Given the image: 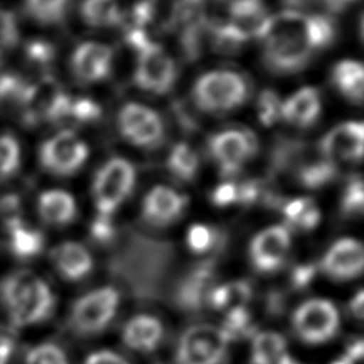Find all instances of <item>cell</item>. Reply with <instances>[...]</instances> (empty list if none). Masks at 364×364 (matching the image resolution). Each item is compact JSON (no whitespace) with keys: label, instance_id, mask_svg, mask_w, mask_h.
I'll use <instances>...</instances> for the list:
<instances>
[{"label":"cell","instance_id":"obj_3","mask_svg":"<svg viewBox=\"0 0 364 364\" xmlns=\"http://www.w3.org/2000/svg\"><path fill=\"white\" fill-rule=\"evenodd\" d=\"M71 97L67 95L57 80L51 75L40 77L28 82L21 97L18 109L21 121L28 127H36L43 121L58 124L64 117Z\"/></svg>","mask_w":364,"mask_h":364},{"label":"cell","instance_id":"obj_33","mask_svg":"<svg viewBox=\"0 0 364 364\" xmlns=\"http://www.w3.org/2000/svg\"><path fill=\"white\" fill-rule=\"evenodd\" d=\"M164 138V124L156 112H154L136 131H134L127 139L132 144L144 148L155 146Z\"/></svg>","mask_w":364,"mask_h":364},{"label":"cell","instance_id":"obj_9","mask_svg":"<svg viewBox=\"0 0 364 364\" xmlns=\"http://www.w3.org/2000/svg\"><path fill=\"white\" fill-rule=\"evenodd\" d=\"M293 327L303 341L311 344L324 343L337 331L338 313L330 301L313 299L296 310Z\"/></svg>","mask_w":364,"mask_h":364},{"label":"cell","instance_id":"obj_7","mask_svg":"<svg viewBox=\"0 0 364 364\" xmlns=\"http://www.w3.org/2000/svg\"><path fill=\"white\" fill-rule=\"evenodd\" d=\"M87 156V145L68 129L48 138L40 148L41 166L46 171L61 176L74 173L85 162Z\"/></svg>","mask_w":364,"mask_h":364},{"label":"cell","instance_id":"obj_42","mask_svg":"<svg viewBox=\"0 0 364 364\" xmlns=\"http://www.w3.org/2000/svg\"><path fill=\"white\" fill-rule=\"evenodd\" d=\"M90 232H91V236L101 243H107L112 240L115 235V229L109 216H104V215H98L94 219V222L91 223Z\"/></svg>","mask_w":364,"mask_h":364},{"label":"cell","instance_id":"obj_27","mask_svg":"<svg viewBox=\"0 0 364 364\" xmlns=\"http://www.w3.org/2000/svg\"><path fill=\"white\" fill-rule=\"evenodd\" d=\"M168 168L178 179L192 181L198 173L199 159L186 144H178L168 156Z\"/></svg>","mask_w":364,"mask_h":364},{"label":"cell","instance_id":"obj_37","mask_svg":"<svg viewBox=\"0 0 364 364\" xmlns=\"http://www.w3.org/2000/svg\"><path fill=\"white\" fill-rule=\"evenodd\" d=\"M216 239V232L206 225H193L188 230L186 242L191 250L196 253L206 252L212 247Z\"/></svg>","mask_w":364,"mask_h":364},{"label":"cell","instance_id":"obj_41","mask_svg":"<svg viewBox=\"0 0 364 364\" xmlns=\"http://www.w3.org/2000/svg\"><path fill=\"white\" fill-rule=\"evenodd\" d=\"M228 289V301L226 309H236V307H245L250 297V287L245 282H235L226 284Z\"/></svg>","mask_w":364,"mask_h":364},{"label":"cell","instance_id":"obj_6","mask_svg":"<svg viewBox=\"0 0 364 364\" xmlns=\"http://www.w3.org/2000/svg\"><path fill=\"white\" fill-rule=\"evenodd\" d=\"M209 151L220 173L232 176L257 152V141L249 129H226L209 139Z\"/></svg>","mask_w":364,"mask_h":364},{"label":"cell","instance_id":"obj_28","mask_svg":"<svg viewBox=\"0 0 364 364\" xmlns=\"http://www.w3.org/2000/svg\"><path fill=\"white\" fill-rule=\"evenodd\" d=\"M68 0H26V13L40 24H57L67 11Z\"/></svg>","mask_w":364,"mask_h":364},{"label":"cell","instance_id":"obj_23","mask_svg":"<svg viewBox=\"0 0 364 364\" xmlns=\"http://www.w3.org/2000/svg\"><path fill=\"white\" fill-rule=\"evenodd\" d=\"M205 1L178 0L172 10V24L179 34L205 28Z\"/></svg>","mask_w":364,"mask_h":364},{"label":"cell","instance_id":"obj_39","mask_svg":"<svg viewBox=\"0 0 364 364\" xmlns=\"http://www.w3.org/2000/svg\"><path fill=\"white\" fill-rule=\"evenodd\" d=\"M18 43V27L16 17L0 9V53L4 54Z\"/></svg>","mask_w":364,"mask_h":364},{"label":"cell","instance_id":"obj_4","mask_svg":"<svg viewBox=\"0 0 364 364\" xmlns=\"http://www.w3.org/2000/svg\"><path fill=\"white\" fill-rule=\"evenodd\" d=\"M229 334L210 324L189 327L179 340L178 364H220L226 355Z\"/></svg>","mask_w":364,"mask_h":364},{"label":"cell","instance_id":"obj_19","mask_svg":"<svg viewBox=\"0 0 364 364\" xmlns=\"http://www.w3.org/2000/svg\"><path fill=\"white\" fill-rule=\"evenodd\" d=\"M162 324L152 316H136L124 328V341L134 350L151 351L162 337Z\"/></svg>","mask_w":364,"mask_h":364},{"label":"cell","instance_id":"obj_15","mask_svg":"<svg viewBox=\"0 0 364 364\" xmlns=\"http://www.w3.org/2000/svg\"><path fill=\"white\" fill-rule=\"evenodd\" d=\"M321 266L328 276L340 280L358 276L364 266L361 243L355 239H340L327 250Z\"/></svg>","mask_w":364,"mask_h":364},{"label":"cell","instance_id":"obj_35","mask_svg":"<svg viewBox=\"0 0 364 364\" xmlns=\"http://www.w3.org/2000/svg\"><path fill=\"white\" fill-rule=\"evenodd\" d=\"M364 209V192H363V182L360 176L353 178L343 193L341 199V212L346 216H355L361 215Z\"/></svg>","mask_w":364,"mask_h":364},{"label":"cell","instance_id":"obj_38","mask_svg":"<svg viewBox=\"0 0 364 364\" xmlns=\"http://www.w3.org/2000/svg\"><path fill=\"white\" fill-rule=\"evenodd\" d=\"M26 364H68L63 350L54 344H41L33 348L26 358Z\"/></svg>","mask_w":364,"mask_h":364},{"label":"cell","instance_id":"obj_21","mask_svg":"<svg viewBox=\"0 0 364 364\" xmlns=\"http://www.w3.org/2000/svg\"><path fill=\"white\" fill-rule=\"evenodd\" d=\"M10 252L20 259H30L38 255L44 246V236L40 230L28 226L24 220L6 229Z\"/></svg>","mask_w":364,"mask_h":364},{"label":"cell","instance_id":"obj_31","mask_svg":"<svg viewBox=\"0 0 364 364\" xmlns=\"http://www.w3.org/2000/svg\"><path fill=\"white\" fill-rule=\"evenodd\" d=\"M20 165V145L13 135H0V182L9 179Z\"/></svg>","mask_w":364,"mask_h":364},{"label":"cell","instance_id":"obj_10","mask_svg":"<svg viewBox=\"0 0 364 364\" xmlns=\"http://www.w3.org/2000/svg\"><path fill=\"white\" fill-rule=\"evenodd\" d=\"M175 78V63L161 46L151 43L138 53L134 80L139 88L154 94H164L171 90Z\"/></svg>","mask_w":364,"mask_h":364},{"label":"cell","instance_id":"obj_2","mask_svg":"<svg viewBox=\"0 0 364 364\" xmlns=\"http://www.w3.org/2000/svg\"><path fill=\"white\" fill-rule=\"evenodd\" d=\"M249 94L247 82L235 71L219 70L202 75L193 87L196 105L208 112H228L240 107Z\"/></svg>","mask_w":364,"mask_h":364},{"label":"cell","instance_id":"obj_44","mask_svg":"<svg viewBox=\"0 0 364 364\" xmlns=\"http://www.w3.org/2000/svg\"><path fill=\"white\" fill-rule=\"evenodd\" d=\"M318 220H320V212L316 208V205L313 203V200L310 199V202L307 203L304 210L300 213V216L296 219L293 226H297V228L304 229V230H310V229L317 226Z\"/></svg>","mask_w":364,"mask_h":364},{"label":"cell","instance_id":"obj_32","mask_svg":"<svg viewBox=\"0 0 364 364\" xmlns=\"http://www.w3.org/2000/svg\"><path fill=\"white\" fill-rule=\"evenodd\" d=\"M155 111L151 108L129 102L119 111L118 115V127L124 138H128L135 129H138Z\"/></svg>","mask_w":364,"mask_h":364},{"label":"cell","instance_id":"obj_5","mask_svg":"<svg viewBox=\"0 0 364 364\" xmlns=\"http://www.w3.org/2000/svg\"><path fill=\"white\" fill-rule=\"evenodd\" d=\"M134 166L122 158H112L97 172L92 193L98 215L109 216L132 191Z\"/></svg>","mask_w":364,"mask_h":364},{"label":"cell","instance_id":"obj_12","mask_svg":"<svg viewBox=\"0 0 364 364\" xmlns=\"http://www.w3.org/2000/svg\"><path fill=\"white\" fill-rule=\"evenodd\" d=\"M290 247V235L284 226H270L255 236L250 259L260 272H273L284 260Z\"/></svg>","mask_w":364,"mask_h":364},{"label":"cell","instance_id":"obj_50","mask_svg":"<svg viewBox=\"0 0 364 364\" xmlns=\"http://www.w3.org/2000/svg\"><path fill=\"white\" fill-rule=\"evenodd\" d=\"M363 351H364V348H363V341L358 340V341L353 343V346L347 350L346 358L353 364L354 361H357V360H360V358L363 357Z\"/></svg>","mask_w":364,"mask_h":364},{"label":"cell","instance_id":"obj_49","mask_svg":"<svg viewBox=\"0 0 364 364\" xmlns=\"http://www.w3.org/2000/svg\"><path fill=\"white\" fill-rule=\"evenodd\" d=\"M14 343L9 336H0V364H7L13 354Z\"/></svg>","mask_w":364,"mask_h":364},{"label":"cell","instance_id":"obj_43","mask_svg":"<svg viewBox=\"0 0 364 364\" xmlns=\"http://www.w3.org/2000/svg\"><path fill=\"white\" fill-rule=\"evenodd\" d=\"M210 199L216 206H228L232 203H237V183H233V182L220 183L212 192Z\"/></svg>","mask_w":364,"mask_h":364},{"label":"cell","instance_id":"obj_17","mask_svg":"<svg viewBox=\"0 0 364 364\" xmlns=\"http://www.w3.org/2000/svg\"><path fill=\"white\" fill-rule=\"evenodd\" d=\"M320 95L316 88L304 87L282 102L280 117L297 127H310L320 114Z\"/></svg>","mask_w":364,"mask_h":364},{"label":"cell","instance_id":"obj_25","mask_svg":"<svg viewBox=\"0 0 364 364\" xmlns=\"http://www.w3.org/2000/svg\"><path fill=\"white\" fill-rule=\"evenodd\" d=\"M81 11L84 20L97 27L115 26L124 17L118 0H84Z\"/></svg>","mask_w":364,"mask_h":364},{"label":"cell","instance_id":"obj_54","mask_svg":"<svg viewBox=\"0 0 364 364\" xmlns=\"http://www.w3.org/2000/svg\"><path fill=\"white\" fill-rule=\"evenodd\" d=\"M331 364H351V363L344 357V358H340V360H337V361H334Z\"/></svg>","mask_w":364,"mask_h":364},{"label":"cell","instance_id":"obj_55","mask_svg":"<svg viewBox=\"0 0 364 364\" xmlns=\"http://www.w3.org/2000/svg\"><path fill=\"white\" fill-rule=\"evenodd\" d=\"M223 1H229V3L232 4V3H235V1H237V0H223Z\"/></svg>","mask_w":364,"mask_h":364},{"label":"cell","instance_id":"obj_45","mask_svg":"<svg viewBox=\"0 0 364 364\" xmlns=\"http://www.w3.org/2000/svg\"><path fill=\"white\" fill-rule=\"evenodd\" d=\"M309 202H310V199H307V198H297V199L286 202L283 206V213H284L287 222L293 225L296 222V219L300 216V213L304 210V208L307 206Z\"/></svg>","mask_w":364,"mask_h":364},{"label":"cell","instance_id":"obj_1","mask_svg":"<svg viewBox=\"0 0 364 364\" xmlns=\"http://www.w3.org/2000/svg\"><path fill=\"white\" fill-rule=\"evenodd\" d=\"M0 300L17 327L44 320L54 307V296L47 283L28 270H18L3 279Z\"/></svg>","mask_w":364,"mask_h":364},{"label":"cell","instance_id":"obj_47","mask_svg":"<svg viewBox=\"0 0 364 364\" xmlns=\"http://www.w3.org/2000/svg\"><path fill=\"white\" fill-rule=\"evenodd\" d=\"M85 364H128L122 357L111 351H97L88 355Z\"/></svg>","mask_w":364,"mask_h":364},{"label":"cell","instance_id":"obj_11","mask_svg":"<svg viewBox=\"0 0 364 364\" xmlns=\"http://www.w3.org/2000/svg\"><path fill=\"white\" fill-rule=\"evenodd\" d=\"M314 50L301 38H274L264 41L266 65L282 74L296 73L307 65Z\"/></svg>","mask_w":364,"mask_h":364},{"label":"cell","instance_id":"obj_22","mask_svg":"<svg viewBox=\"0 0 364 364\" xmlns=\"http://www.w3.org/2000/svg\"><path fill=\"white\" fill-rule=\"evenodd\" d=\"M333 82L338 91L350 101L360 104L364 91V75L363 65L357 61H341L333 68Z\"/></svg>","mask_w":364,"mask_h":364},{"label":"cell","instance_id":"obj_18","mask_svg":"<svg viewBox=\"0 0 364 364\" xmlns=\"http://www.w3.org/2000/svg\"><path fill=\"white\" fill-rule=\"evenodd\" d=\"M51 260L58 273L68 280L84 277L92 267V259L87 249L74 242H65L54 247Z\"/></svg>","mask_w":364,"mask_h":364},{"label":"cell","instance_id":"obj_20","mask_svg":"<svg viewBox=\"0 0 364 364\" xmlns=\"http://www.w3.org/2000/svg\"><path fill=\"white\" fill-rule=\"evenodd\" d=\"M38 213L44 222L61 226L70 223L75 218L77 208L73 196L68 192L51 189L40 195Z\"/></svg>","mask_w":364,"mask_h":364},{"label":"cell","instance_id":"obj_24","mask_svg":"<svg viewBox=\"0 0 364 364\" xmlns=\"http://www.w3.org/2000/svg\"><path fill=\"white\" fill-rule=\"evenodd\" d=\"M284 353L286 341L279 333H259L253 340L252 364H277Z\"/></svg>","mask_w":364,"mask_h":364},{"label":"cell","instance_id":"obj_29","mask_svg":"<svg viewBox=\"0 0 364 364\" xmlns=\"http://www.w3.org/2000/svg\"><path fill=\"white\" fill-rule=\"evenodd\" d=\"M54 55H55L54 47L44 40L28 41L24 48L26 67L31 73L40 74L41 77L48 75L47 70L51 67V63L54 61Z\"/></svg>","mask_w":364,"mask_h":364},{"label":"cell","instance_id":"obj_56","mask_svg":"<svg viewBox=\"0 0 364 364\" xmlns=\"http://www.w3.org/2000/svg\"><path fill=\"white\" fill-rule=\"evenodd\" d=\"M1 61H3V54L0 53V64H1Z\"/></svg>","mask_w":364,"mask_h":364},{"label":"cell","instance_id":"obj_40","mask_svg":"<svg viewBox=\"0 0 364 364\" xmlns=\"http://www.w3.org/2000/svg\"><path fill=\"white\" fill-rule=\"evenodd\" d=\"M249 324V313L245 307H236V309H230L226 314V321L225 326L222 327L229 337L232 338L235 334L245 331L246 327Z\"/></svg>","mask_w":364,"mask_h":364},{"label":"cell","instance_id":"obj_52","mask_svg":"<svg viewBox=\"0 0 364 364\" xmlns=\"http://www.w3.org/2000/svg\"><path fill=\"white\" fill-rule=\"evenodd\" d=\"M284 6L289 7V10L293 11H299V9H304L307 6H310L314 0H282Z\"/></svg>","mask_w":364,"mask_h":364},{"label":"cell","instance_id":"obj_48","mask_svg":"<svg viewBox=\"0 0 364 364\" xmlns=\"http://www.w3.org/2000/svg\"><path fill=\"white\" fill-rule=\"evenodd\" d=\"M209 300H210L213 307H216V309H226V301H228L226 284L215 287L210 291V294H209Z\"/></svg>","mask_w":364,"mask_h":364},{"label":"cell","instance_id":"obj_30","mask_svg":"<svg viewBox=\"0 0 364 364\" xmlns=\"http://www.w3.org/2000/svg\"><path fill=\"white\" fill-rule=\"evenodd\" d=\"M28 82L13 73L0 74V108H18Z\"/></svg>","mask_w":364,"mask_h":364},{"label":"cell","instance_id":"obj_14","mask_svg":"<svg viewBox=\"0 0 364 364\" xmlns=\"http://www.w3.org/2000/svg\"><path fill=\"white\" fill-rule=\"evenodd\" d=\"M74 75L82 82H95L108 77L112 67V50L100 43L80 44L73 57Z\"/></svg>","mask_w":364,"mask_h":364},{"label":"cell","instance_id":"obj_13","mask_svg":"<svg viewBox=\"0 0 364 364\" xmlns=\"http://www.w3.org/2000/svg\"><path fill=\"white\" fill-rule=\"evenodd\" d=\"M363 136L361 122H344L324 135L318 149L333 162L358 161L363 155Z\"/></svg>","mask_w":364,"mask_h":364},{"label":"cell","instance_id":"obj_53","mask_svg":"<svg viewBox=\"0 0 364 364\" xmlns=\"http://www.w3.org/2000/svg\"><path fill=\"white\" fill-rule=\"evenodd\" d=\"M277 364H297L287 353H284L283 355H282V358L279 360V363Z\"/></svg>","mask_w":364,"mask_h":364},{"label":"cell","instance_id":"obj_46","mask_svg":"<svg viewBox=\"0 0 364 364\" xmlns=\"http://www.w3.org/2000/svg\"><path fill=\"white\" fill-rule=\"evenodd\" d=\"M314 274H316V267L313 264H301L296 267L293 272V276H291L293 284L296 287H304L311 282Z\"/></svg>","mask_w":364,"mask_h":364},{"label":"cell","instance_id":"obj_34","mask_svg":"<svg viewBox=\"0 0 364 364\" xmlns=\"http://www.w3.org/2000/svg\"><path fill=\"white\" fill-rule=\"evenodd\" d=\"M101 115V108L97 102L88 98H75L70 100L68 108L65 111V115L63 117L61 122H65L68 119L78 122V124H85L95 121Z\"/></svg>","mask_w":364,"mask_h":364},{"label":"cell","instance_id":"obj_26","mask_svg":"<svg viewBox=\"0 0 364 364\" xmlns=\"http://www.w3.org/2000/svg\"><path fill=\"white\" fill-rule=\"evenodd\" d=\"M210 279V269L202 266L196 269L181 286L178 293V300L181 306L186 309H196L200 306L205 297V289Z\"/></svg>","mask_w":364,"mask_h":364},{"label":"cell","instance_id":"obj_51","mask_svg":"<svg viewBox=\"0 0 364 364\" xmlns=\"http://www.w3.org/2000/svg\"><path fill=\"white\" fill-rule=\"evenodd\" d=\"M363 300H364L363 291H358V293L353 297V301H351V310H353V313L355 314L357 318H363V311H364Z\"/></svg>","mask_w":364,"mask_h":364},{"label":"cell","instance_id":"obj_16","mask_svg":"<svg viewBox=\"0 0 364 364\" xmlns=\"http://www.w3.org/2000/svg\"><path fill=\"white\" fill-rule=\"evenodd\" d=\"M186 206V199L166 186H156L145 196L142 216L152 225L164 226L176 220Z\"/></svg>","mask_w":364,"mask_h":364},{"label":"cell","instance_id":"obj_8","mask_svg":"<svg viewBox=\"0 0 364 364\" xmlns=\"http://www.w3.org/2000/svg\"><path fill=\"white\" fill-rule=\"evenodd\" d=\"M119 296L111 287L94 290L75 301L71 310V326L81 334L102 330L114 317Z\"/></svg>","mask_w":364,"mask_h":364},{"label":"cell","instance_id":"obj_36","mask_svg":"<svg viewBox=\"0 0 364 364\" xmlns=\"http://www.w3.org/2000/svg\"><path fill=\"white\" fill-rule=\"evenodd\" d=\"M280 109H282V102L274 91L266 90L260 94L257 101V114L263 125L269 127L274 124L280 118Z\"/></svg>","mask_w":364,"mask_h":364}]
</instances>
